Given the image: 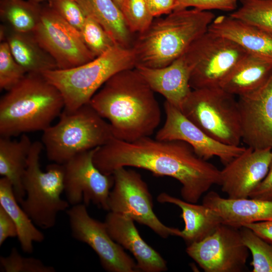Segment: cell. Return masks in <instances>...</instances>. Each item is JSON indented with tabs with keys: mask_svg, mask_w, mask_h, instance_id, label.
<instances>
[{
	"mask_svg": "<svg viewBox=\"0 0 272 272\" xmlns=\"http://www.w3.org/2000/svg\"><path fill=\"white\" fill-rule=\"evenodd\" d=\"M93 162L106 175L119 168L133 167L155 176L173 178L182 185L183 199L192 203H196L213 185L220 184L221 170L179 140H159L150 136L128 142L113 137L96 148Z\"/></svg>",
	"mask_w": 272,
	"mask_h": 272,
	"instance_id": "cell-1",
	"label": "cell"
},
{
	"mask_svg": "<svg viewBox=\"0 0 272 272\" xmlns=\"http://www.w3.org/2000/svg\"><path fill=\"white\" fill-rule=\"evenodd\" d=\"M154 92L135 68L127 69L108 80L89 103L108 120L114 138L131 142L151 136L161 122Z\"/></svg>",
	"mask_w": 272,
	"mask_h": 272,
	"instance_id": "cell-2",
	"label": "cell"
},
{
	"mask_svg": "<svg viewBox=\"0 0 272 272\" xmlns=\"http://www.w3.org/2000/svg\"><path fill=\"white\" fill-rule=\"evenodd\" d=\"M215 18L210 11L193 8L176 10L165 18L154 20L134 39L131 48L136 66L159 68L169 65L208 31Z\"/></svg>",
	"mask_w": 272,
	"mask_h": 272,
	"instance_id": "cell-3",
	"label": "cell"
},
{
	"mask_svg": "<svg viewBox=\"0 0 272 272\" xmlns=\"http://www.w3.org/2000/svg\"><path fill=\"white\" fill-rule=\"evenodd\" d=\"M64 108L59 90L41 74L27 73L0 100V135L11 138L49 127Z\"/></svg>",
	"mask_w": 272,
	"mask_h": 272,
	"instance_id": "cell-4",
	"label": "cell"
},
{
	"mask_svg": "<svg viewBox=\"0 0 272 272\" xmlns=\"http://www.w3.org/2000/svg\"><path fill=\"white\" fill-rule=\"evenodd\" d=\"M135 66L132 48L116 44L102 55L80 65L47 71L41 74L61 93L64 102L63 110L72 112L89 103L113 75Z\"/></svg>",
	"mask_w": 272,
	"mask_h": 272,
	"instance_id": "cell-5",
	"label": "cell"
},
{
	"mask_svg": "<svg viewBox=\"0 0 272 272\" xmlns=\"http://www.w3.org/2000/svg\"><path fill=\"white\" fill-rule=\"evenodd\" d=\"M59 121L43 131L41 142L48 159L63 164L75 156L101 147L113 138L109 122L90 104L63 110Z\"/></svg>",
	"mask_w": 272,
	"mask_h": 272,
	"instance_id": "cell-6",
	"label": "cell"
},
{
	"mask_svg": "<svg viewBox=\"0 0 272 272\" xmlns=\"http://www.w3.org/2000/svg\"><path fill=\"white\" fill-rule=\"evenodd\" d=\"M44 148L41 142H33L22 183L26 195L20 206L34 224L43 229L55 225L57 214L70 206L61 198L64 191V168L54 163L42 171L40 156Z\"/></svg>",
	"mask_w": 272,
	"mask_h": 272,
	"instance_id": "cell-7",
	"label": "cell"
},
{
	"mask_svg": "<svg viewBox=\"0 0 272 272\" xmlns=\"http://www.w3.org/2000/svg\"><path fill=\"white\" fill-rule=\"evenodd\" d=\"M180 111L213 139L226 145L239 146L242 134L235 95L221 88L193 89Z\"/></svg>",
	"mask_w": 272,
	"mask_h": 272,
	"instance_id": "cell-8",
	"label": "cell"
},
{
	"mask_svg": "<svg viewBox=\"0 0 272 272\" xmlns=\"http://www.w3.org/2000/svg\"><path fill=\"white\" fill-rule=\"evenodd\" d=\"M248 53L232 40L208 30L183 54L191 68L190 87L221 88Z\"/></svg>",
	"mask_w": 272,
	"mask_h": 272,
	"instance_id": "cell-9",
	"label": "cell"
},
{
	"mask_svg": "<svg viewBox=\"0 0 272 272\" xmlns=\"http://www.w3.org/2000/svg\"><path fill=\"white\" fill-rule=\"evenodd\" d=\"M112 175L114 182L108 197L109 211L128 217L149 227L163 238L180 237L181 230L165 225L156 216L152 197L139 173L121 167L114 170Z\"/></svg>",
	"mask_w": 272,
	"mask_h": 272,
	"instance_id": "cell-10",
	"label": "cell"
},
{
	"mask_svg": "<svg viewBox=\"0 0 272 272\" xmlns=\"http://www.w3.org/2000/svg\"><path fill=\"white\" fill-rule=\"evenodd\" d=\"M32 33L54 59L57 69L74 67L95 58L83 42L80 31L49 5L42 7L40 21Z\"/></svg>",
	"mask_w": 272,
	"mask_h": 272,
	"instance_id": "cell-11",
	"label": "cell"
},
{
	"mask_svg": "<svg viewBox=\"0 0 272 272\" xmlns=\"http://www.w3.org/2000/svg\"><path fill=\"white\" fill-rule=\"evenodd\" d=\"M66 213L72 236L95 251L106 271H139L136 261L112 239L105 222L91 217L85 204L72 206Z\"/></svg>",
	"mask_w": 272,
	"mask_h": 272,
	"instance_id": "cell-12",
	"label": "cell"
},
{
	"mask_svg": "<svg viewBox=\"0 0 272 272\" xmlns=\"http://www.w3.org/2000/svg\"><path fill=\"white\" fill-rule=\"evenodd\" d=\"M249 250L240 228L222 223L201 240L187 245L186 252L206 272H241Z\"/></svg>",
	"mask_w": 272,
	"mask_h": 272,
	"instance_id": "cell-13",
	"label": "cell"
},
{
	"mask_svg": "<svg viewBox=\"0 0 272 272\" xmlns=\"http://www.w3.org/2000/svg\"><path fill=\"white\" fill-rule=\"evenodd\" d=\"M95 149L80 153L62 164L64 192L70 205L92 202L108 211L109 193L114 185L113 175L102 173L93 162Z\"/></svg>",
	"mask_w": 272,
	"mask_h": 272,
	"instance_id": "cell-14",
	"label": "cell"
},
{
	"mask_svg": "<svg viewBox=\"0 0 272 272\" xmlns=\"http://www.w3.org/2000/svg\"><path fill=\"white\" fill-rule=\"evenodd\" d=\"M166 120L157 131L159 140H179L189 144L200 158L208 160L218 157L226 165L241 154L246 148L228 145L216 141L187 118L178 108L165 100Z\"/></svg>",
	"mask_w": 272,
	"mask_h": 272,
	"instance_id": "cell-15",
	"label": "cell"
},
{
	"mask_svg": "<svg viewBox=\"0 0 272 272\" xmlns=\"http://www.w3.org/2000/svg\"><path fill=\"white\" fill-rule=\"evenodd\" d=\"M242 140L254 149H272V74L260 88L239 96Z\"/></svg>",
	"mask_w": 272,
	"mask_h": 272,
	"instance_id": "cell-16",
	"label": "cell"
},
{
	"mask_svg": "<svg viewBox=\"0 0 272 272\" xmlns=\"http://www.w3.org/2000/svg\"><path fill=\"white\" fill-rule=\"evenodd\" d=\"M272 159V149L250 147L221 170L220 185L228 198L249 197L266 176Z\"/></svg>",
	"mask_w": 272,
	"mask_h": 272,
	"instance_id": "cell-17",
	"label": "cell"
},
{
	"mask_svg": "<svg viewBox=\"0 0 272 272\" xmlns=\"http://www.w3.org/2000/svg\"><path fill=\"white\" fill-rule=\"evenodd\" d=\"M134 222L128 217L111 211L104 221L112 239L133 255L139 271L167 270L166 260L143 239Z\"/></svg>",
	"mask_w": 272,
	"mask_h": 272,
	"instance_id": "cell-18",
	"label": "cell"
},
{
	"mask_svg": "<svg viewBox=\"0 0 272 272\" xmlns=\"http://www.w3.org/2000/svg\"><path fill=\"white\" fill-rule=\"evenodd\" d=\"M151 88L166 101L181 110L191 93V68L183 55L169 65L159 68L138 65L135 67Z\"/></svg>",
	"mask_w": 272,
	"mask_h": 272,
	"instance_id": "cell-19",
	"label": "cell"
},
{
	"mask_svg": "<svg viewBox=\"0 0 272 272\" xmlns=\"http://www.w3.org/2000/svg\"><path fill=\"white\" fill-rule=\"evenodd\" d=\"M202 204L215 211L223 224L240 228L245 225L272 221V201L250 197L223 198L212 191L203 197Z\"/></svg>",
	"mask_w": 272,
	"mask_h": 272,
	"instance_id": "cell-20",
	"label": "cell"
},
{
	"mask_svg": "<svg viewBox=\"0 0 272 272\" xmlns=\"http://www.w3.org/2000/svg\"><path fill=\"white\" fill-rule=\"evenodd\" d=\"M208 31L226 37L248 53L272 62V37L259 29L229 16L215 17Z\"/></svg>",
	"mask_w": 272,
	"mask_h": 272,
	"instance_id": "cell-21",
	"label": "cell"
},
{
	"mask_svg": "<svg viewBox=\"0 0 272 272\" xmlns=\"http://www.w3.org/2000/svg\"><path fill=\"white\" fill-rule=\"evenodd\" d=\"M1 42L6 41L15 60L27 73L41 74L57 69L52 56L40 45L32 33L16 31L1 26Z\"/></svg>",
	"mask_w": 272,
	"mask_h": 272,
	"instance_id": "cell-22",
	"label": "cell"
},
{
	"mask_svg": "<svg viewBox=\"0 0 272 272\" xmlns=\"http://www.w3.org/2000/svg\"><path fill=\"white\" fill-rule=\"evenodd\" d=\"M157 200L174 204L181 210L180 216L184 222V228L181 230L180 237L187 245L201 240L223 223L218 214L203 204L188 202L165 192L159 194Z\"/></svg>",
	"mask_w": 272,
	"mask_h": 272,
	"instance_id": "cell-23",
	"label": "cell"
},
{
	"mask_svg": "<svg viewBox=\"0 0 272 272\" xmlns=\"http://www.w3.org/2000/svg\"><path fill=\"white\" fill-rule=\"evenodd\" d=\"M32 143L25 133L19 140L0 138V175L11 181L19 203L25 197L22 180Z\"/></svg>",
	"mask_w": 272,
	"mask_h": 272,
	"instance_id": "cell-24",
	"label": "cell"
},
{
	"mask_svg": "<svg viewBox=\"0 0 272 272\" xmlns=\"http://www.w3.org/2000/svg\"><path fill=\"white\" fill-rule=\"evenodd\" d=\"M271 74V62L248 53L238 63L221 88L233 95L242 96L260 88Z\"/></svg>",
	"mask_w": 272,
	"mask_h": 272,
	"instance_id": "cell-25",
	"label": "cell"
},
{
	"mask_svg": "<svg viewBox=\"0 0 272 272\" xmlns=\"http://www.w3.org/2000/svg\"><path fill=\"white\" fill-rule=\"evenodd\" d=\"M86 16L100 24L117 44L131 48L134 40L123 14L112 0H75Z\"/></svg>",
	"mask_w": 272,
	"mask_h": 272,
	"instance_id": "cell-26",
	"label": "cell"
},
{
	"mask_svg": "<svg viewBox=\"0 0 272 272\" xmlns=\"http://www.w3.org/2000/svg\"><path fill=\"white\" fill-rule=\"evenodd\" d=\"M14 194L13 184L7 177L0 179V206L14 222L18 232L17 237L22 250L31 253L33 242H42L44 235L22 209Z\"/></svg>",
	"mask_w": 272,
	"mask_h": 272,
	"instance_id": "cell-27",
	"label": "cell"
},
{
	"mask_svg": "<svg viewBox=\"0 0 272 272\" xmlns=\"http://www.w3.org/2000/svg\"><path fill=\"white\" fill-rule=\"evenodd\" d=\"M42 7L29 0H1L0 16L11 29L32 33L40 21Z\"/></svg>",
	"mask_w": 272,
	"mask_h": 272,
	"instance_id": "cell-28",
	"label": "cell"
},
{
	"mask_svg": "<svg viewBox=\"0 0 272 272\" xmlns=\"http://www.w3.org/2000/svg\"><path fill=\"white\" fill-rule=\"evenodd\" d=\"M241 6L230 15L272 37V0H240Z\"/></svg>",
	"mask_w": 272,
	"mask_h": 272,
	"instance_id": "cell-29",
	"label": "cell"
},
{
	"mask_svg": "<svg viewBox=\"0 0 272 272\" xmlns=\"http://www.w3.org/2000/svg\"><path fill=\"white\" fill-rule=\"evenodd\" d=\"M243 243L251 253L252 272H272V245L250 229L240 228Z\"/></svg>",
	"mask_w": 272,
	"mask_h": 272,
	"instance_id": "cell-30",
	"label": "cell"
},
{
	"mask_svg": "<svg viewBox=\"0 0 272 272\" xmlns=\"http://www.w3.org/2000/svg\"><path fill=\"white\" fill-rule=\"evenodd\" d=\"M80 32L85 44L95 57L117 44L102 26L90 17L87 16Z\"/></svg>",
	"mask_w": 272,
	"mask_h": 272,
	"instance_id": "cell-31",
	"label": "cell"
},
{
	"mask_svg": "<svg viewBox=\"0 0 272 272\" xmlns=\"http://www.w3.org/2000/svg\"><path fill=\"white\" fill-rule=\"evenodd\" d=\"M121 12L133 34L145 31L154 20L146 0H125Z\"/></svg>",
	"mask_w": 272,
	"mask_h": 272,
	"instance_id": "cell-32",
	"label": "cell"
},
{
	"mask_svg": "<svg viewBox=\"0 0 272 272\" xmlns=\"http://www.w3.org/2000/svg\"><path fill=\"white\" fill-rule=\"evenodd\" d=\"M15 60L8 43H0V89L8 91L17 84L27 74Z\"/></svg>",
	"mask_w": 272,
	"mask_h": 272,
	"instance_id": "cell-33",
	"label": "cell"
},
{
	"mask_svg": "<svg viewBox=\"0 0 272 272\" xmlns=\"http://www.w3.org/2000/svg\"><path fill=\"white\" fill-rule=\"evenodd\" d=\"M1 271L5 272H55L52 266L45 264L41 260L34 257L21 255L13 247L7 256L0 257Z\"/></svg>",
	"mask_w": 272,
	"mask_h": 272,
	"instance_id": "cell-34",
	"label": "cell"
},
{
	"mask_svg": "<svg viewBox=\"0 0 272 272\" xmlns=\"http://www.w3.org/2000/svg\"><path fill=\"white\" fill-rule=\"evenodd\" d=\"M48 5L70 25L79 31L81 30L87 16L76 1H49Z\"/></svg>",
	"mask_w": 272,
	"mask_h": 272,
	"instance_id": "cell-35",
	"label": "cell"
},
{
	"mask_svg": "<svg viewBox=\"0 0 272 272\" xmlns=\"http://www.w3.org/2000/svg\"><path fill=\"white\" fill-rule=\"evenodd\" d=\"M238 1L240 0H178L175 10L193 7L201 11H234L237 9Z\"/></svg>",
	"mask_w": 272,
	"mask_h": 272,
	"instance_id": "cell-36",
	"label": "cell"
},
{
	"mask_svg": "<svg viewBox=\"0 0 272 272\" xmlns=\"http://www.w3.org/2000/svg\"><path fill=\"white\" fill-rule=\"evenodd\" d=\"M249 197L272 201V159L266 176L250 193Z\"/></svg>",
	"mask_w": 272,
	"mask_h": 272,
	"instance_id": "cell-37",
	"label": "cell"
},
{
	"mask_svg": "<svg viewBox=\"0 0 272 272\" xmlns=\"http://www.w3.org/2000/svg\"><path fill=\"white\" fill-rule=\"evenodd\" d=\"M16 226L12 218L0 206V246L9 238L17 237Z\"/></svg>",
	"mask_w": 272,
	"mask_h": 272,
	"instance_id": "cell-38",
	"label": "cell"
},
{
	"mask_svg": "<svg viewBox=\"0 0 272 272\" xmlns=\"http://www.w3.org/2000/svg\"><path fill=\"white\" fill-rule=\"evenodd\" d=\"M149 9L154 17L168 15L174 11L178 5V0H146Z\"/></svg>",
	"mask_w": 272,
	"mask_h": 272,
	"instance_id": "cell-39",
	"label": "cell"
},
{
	"mask_svg": "<svg viewBox=\"0 0 272 272\" xmlns=\"http://www.w3.org/2000/svg\"><path fill=\"white\" fill-rule=\"evenodd\" d=\"M243 227L250 229L262 239L272 245V221L250 223Z\"/></svg>",
	"mask_w": 272,
	"mask_h": 272,
	"instance_id": "cell-40",
	"label": "cell"
},
{
	"mask_svg": "<svg viewBox=\"0 0 272 272\" xmlns=\"http://www.w3.org/2000/svg\"><path fill=\"white\" fill-rule=\"evenodd\" d=\"M116 6L120 9L121 11L125 0H112Z\"/></svg>",
	"mask_w": 272,
	"mask_h": 272,
	"instance_id": "cell-41",
	"label": "cell"
},
{
	"mask_svg": "<svg viewBox=\"0 0 272 272\" xmlns=\"http://www.w3.org/2000/svg\"><path fill=\"white\" fill-rule=\"evenodd\" d=\"M29 1L34 3L40 4L41 2H42L45 1H48L49 2V1H56V0H29Z\"/></svg>",
	"mask_w": 272,
	"mask_h": 272,
	"instance_id": "cell-42",
	"label": "cell"
}]
</instances>
